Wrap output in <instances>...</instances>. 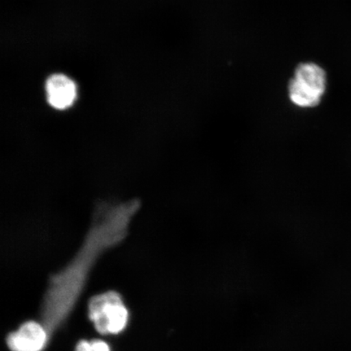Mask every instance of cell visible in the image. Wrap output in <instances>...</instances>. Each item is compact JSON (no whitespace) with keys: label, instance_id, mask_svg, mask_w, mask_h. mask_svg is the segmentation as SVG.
<instances>
[{"label":"cell","instance_id":"277c9868","mask_svg":"<svg viewBox=\"0 0 351 351\" xmlns=\"http://www.w3.org/2000/svg\"><path fill=\"white\" fill-rule=\"evenodd\" d=\"M45 92L47 104L58 111L71 108L77 97L76 83L64 73H54L48 77Z\"/></svg>","mask_w":351,"mask_h":351},{"label":"cell","instance_id":"3957f363","mask_svg":"<svg viewBox=\"0 0 351 351\" xmlns=\"http://www.w3.org/2000/svg\"><path fill=\"white\" fill-rule=\"evenodd\" d=\"M88 314L101 335H117L124 330L128 323L129 311L121 296L108 291L90 298Z\"/></svg>","mask_w":351,"mask_h":351},{"label":"cell","instance_id":"6da1fadb","mask_svg":"<svg viewBox=\"0 0 351 351\" xmlns=\"http://www.w3.org/2000/svg\"><path fill=\"white\" fill-rule=\"evenodd\" d=\"M137 210L128 202H102L95 209L84 241L67 265L51 276L44 295L42 324L50 339L72 313L99 258L128 235Z\"/></svg>","mask_w":351,"mask_h":351},{"label":"cell","instance_id":"5b68a950","mask_svg":"<svg viewBox=\"0 0 351 351\" xmlns=\"http://www.w3.org/2000/svg\"><path fill=\"white\" fill-rule=\"evenodd\" d=\"M49 339V335L41 323L28 322L22 324L19 330L8 335L7 344L12 351H42Z\"/></svg>","mask_w":351,"mask_h":351},{"label":"cell","instance_id":"8992f818","mask_svg":"<svg viewBox=\"0 0 351 351\" xmlns=\"http://www.w3.org/2000/svg\"><path fill=\"white\" fill-rule=\"evenodd\" d=\"M75 351H111L106 342L101 340L91 341H81L77 346Z\"/></svg>","mask_w":351,"mask_h":351},{"label":"cell","instance_id":"7a4b0ae2","mask_svg":"<svg viewBox=\"0 0 351 351\" xmlns=\"http://www.w3.org/2000/svg\"><path fill=\"white\" fill-rule=\"evenodd\" d=\"M288 90L289 99L295 106L317 107L326 90V73L317 64H300L289 83Z\"/></svg>","mask_w":351,"mask_h":351}]
</instances>
